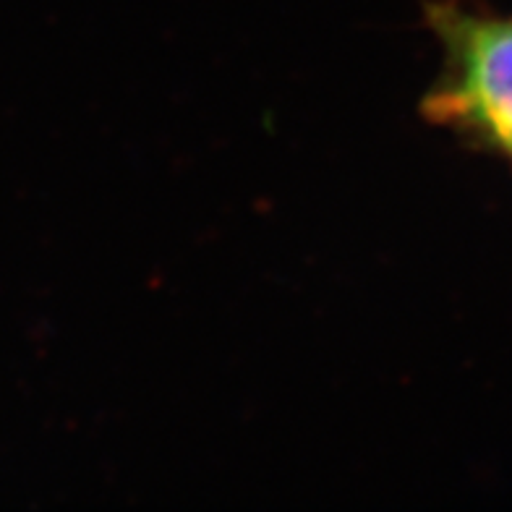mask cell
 <instances>
[{
    "mask_svg": "<svg viewBox=\"0 0 512 512\" xmlns=\"http://www.w3.org/2000/svg\"><path fill=\"white\" fill-rule=\"evenodd\" d=\"M429 21L445 50V71L426 97V113L512 162V19L442 3Z\"/></svg>",
    "mask_w": 512,
    "mask_h": 512,
    "instance_id": "1",
    "label": "cell"
}]
</instances>
